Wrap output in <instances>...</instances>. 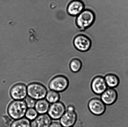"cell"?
<instances>
[{"label": "cell", "mask_w": 128, "mask_h": 127, "mask_svg": "<svg viewBox=\"0 0 128 127\" xmlns=\"http://www.w3.org/2000/svg\"><path fill=\"white\" fill-rule=\"evenodd\" d=\"M96 20L94 11L89 9H84L75 19V24L80 31H84L92 26Z\"/></svg>", "instance_id": "1"}, {"label": "cell", "mask_w": 128, "mask_h": 127, "mask_svg": "<svg viewBox=\"0 0 128 127\" xmlns=\"http://www.w3.org/2000/svg\"><path fill=\"white\" fill-rule=\"evenodd\" d=\"M28 108L24 101L14 100L8 106L7 113L10 117L17 120L25 116Z\"/></svg>", "instance_id": "2"}, {"label": "cell", "mask_w": 128, "mask_h": 127, "mask_svg": "<svg viewBox=\"0 0 128 127\" xmlns=\"http://www.w3.org/2000/svg\"><path fill=\"white\" fill-rule=\"evenodd\" d=\"M27 90L28 96L36 100L44 99L48 92L45 86L38 83H30L27 86Z\"/></svg>", "instance_id": "3"}, {"label": "cell", "mask_w": 128, "mask_h": 127, "mask_svg": "<svg viewBox=\"0 0 128 127\" xmlns=\"http://www.w3.org/2000/svg\"><path fill=\"white\" fill-rule=\"evenodd\" d=\"M69 85L68 79L62 75H57L50 81L48 87L50 90L62 93L67 89Z\"/></svg>", "instance_id": "4"}, {"label": "cell", "mask_w": 128, "mask_h": 127, "mask_svg": "<svg viewBox=\"0 0 128 127\" xmlns=\"http://www.w3.org/2000/svg\"><path fill=\"white\" fill-rule=\"evenodd\" d=\"M73 44L78 50L84 52L88 51L91 48L92 42L87 36L80 34L75 36L73 40Z\"/></svg>", "instance_id": "5"}, {"label": "cell", "mask_w": 128, "mask_h": 127, "mask_svg": "<svg viewBox=\"0 0 128 127\" xmlns=\"http://www.w3.org/2000/svg\"><path fill=\"white\" fill-rule=\"evenodd\" d=\"M77 116L74 107L68 105L66 108V111L60 119V122L64 127H71L76 122Z\"/></svg>", "instance_id": "6"}, {"label": "cell", "mask_w": 128, "mask_h": 127, "mask_svg": "<svg viewBox=\"0 0 128 127\" xmlns=\"http://www.w3.org/2000/svg\"><path fill=\"white\" fill-rule=\"evenodd\" d=\"M10 94L14 100H23L27 96V86L22 83L15 84L10 91Z\"/></svg>", "instance_id": "7"}, {"label": "cell", "mask_w": 128, "mask_h": 127, "mask_svg": "<svg viewBox=\"0 0 128 127\" xmlns=\"http://www.w3.org/2000/svg\"><path fill=\"white\" fill-rule=\"evenodd\" d=\"M66 110L64 104L59 101L50 105L48 113L51 119L57 120L60 119Z\"/></svg>", "instance_id": "8"}, {"label": "cell", "mask_w": 128, "mask_h": 127, "mask_svg": "<svg viewBox=\"0 0 128 127\" xmlns=\"http://www.w3.org/2000/svg\"><path fill=\"white\" fill-rule=\"evenodd\" d=\"M85 5L81 0H72L66 7V12L69 15L76 17L85 9Z\"/></svg>", "instance_id": "9"}, {"label": "cell", "mask_w": 128, "mask_h": 127, "mask_svg": "<svg viewBox=\"0 0 128 127\" xmlns=\"http://www.w3.org/2000/svg\"><path fill=\"white\" fill-rule=\"evenodd\" d=\"M88 107L90 112L96 115H102L106 109V105L99 98L92 99L89 102Z\"/></svg>", "instance_id": "10"}, {"label": "cell", "mask_w": 128, "mask_h": 127, "mask_svg": "<svg viewBox=\"0 0 128 127\" xmlns=\"http://www.w3.org/2000/svg\"><path fill=\"white\" fill-rule=\"evenodd\" d=\"M91 87L94 93L99 95H101L108 88L104 78L101 76H98L94 78Z\"/></svg>", "instance_id": "11"}, {"label": "cell", "mask_w": 128, "mask_h": 127, "mask_svg": "<svg viewBox=\"0 0 128 127\" xmlns=\"http://www.w3.org/2000/svg\"><path fill=\"white\" fill-rule=\"evenodd\" d=\"M118 98L117 92L114 88H108L101 95L100 99L106 105L114 104Z\"/></svg>", "instance_id": "12"}, {"label": "cell", "mask_w": 128, "mask_h": 127, "mask_svg": "<svg viewBox=\"0 0 128 127\" xmlns=\"http://www.w3.org/2000/svg\"><path fill=\"white\" fill-rule=\"evenodd\" d=\"M52 119L48 114H40L31 122V127H49Z\"/></svg>", "instance_id": "13"}, {"label": "cell", "mask_w": 128, "mask_h": 127, "mask_svg": "<svg viewBox=\"0 0 128 127\" xmlns=\"http://www.w3.org/2000/svg\"><path fill=\"white\" fill-rule=\"evenodd\" d=\"M50 106V103L46 99H42L36 101L34 108L38 114H44L48 112Z\"/></svg>", "instance_id": "14"}, {"label": "cell", "mask_w": 128, "mask_h": 127, "mask_svg": "<svg viewBox=\"0 0 128 127\" xmlns=\"http://www.w3.org/2000/svg\"><path fill=\"white\" fill-rule=\"evenodd\" d=\"M104 78L108 88H116L118 85L120 83V79L118 77L116 74L112 73L108 74Z\"/></svg>", "instance_id": "15"}, {"label": "cell", "mask_w": 128, "mask_h": 127, "mask_svg": "<svg viewBox=\"0 0 128 127\" xmlns=\"http://www.w3.org/2000/svg\"><path fill=\"white\" fill-rule=\"evenodd\" d=\"M60 97L59 93L50 90L47 92L46 98V100L50 104H52L59 101Z\"/></svg>", "instance_id": "16"}, {"label": "cell", "mask_w": 128, "mask_h": 127, "mask_svg": "<svg viewBox=\"0 0 128 127\" xmlns=\"http://www.w3.org/2000/svg\"><path fill=\"white\" fill-rule=\"evenodd\" d=\"M10 127H31L30 120L26 118L15 120L11 124Z\"/></svg>", "instance_id": "17"}, {"label": "cell", "mask_w": 128, "mask_h": 127, "mask_svg": "<svg viewBox=\"0 0 128 127\" xmlns=\"http://www.w3.org/2000/svg\"><path fill=\"white\" fill-rule=\"evenodd\" d=\"M82 63L81 60L78 58H73L70 61V68L72 71L77 73L80 70L82 67Z\"/></svg>", "instance_id": "18"}, {"label": "cell", "mask_w": 128, "mask_h": 127, "mask_svg": "<svg viewBox=\"0 0 128 127\" xmlns=\"http://www.w3.org/2000/svg\"><path fill=\"white\" fill-rule=\"evenodd\" d=\"M38 116V113L37 111L34 108H28L26 112V118L30 121L34 120Z\"/></svg>", "instance_id": "19"}, {"label": "cell", "mask_w": 128, "mask_h": 127, "mask_svg": "<svg viewBox=\"0 0 128 127\" xmlns=\"http://www.w3.org/2000/svg\"><path fill=\"white\" fill-rule=\"evenodd\" d=\"M24 101L28 108L34 107L36 103V100L28 96L24 99Z\"/></svg>", "instance_id": "20"}, {"label": "cell", "mask_w": 128, "mask_h": 127, "mask_svg": "<svg viewBox=\"0 0 128 127\" xmlns=\"http://www.w3.org/2000/svg\"><path fill=\"white\" fill-rule=\"evenodd\" d=\"M49 127H64L60 123L54 122L51 123Z\"/></svg>", "instance_id": "21"}]
</instances>
